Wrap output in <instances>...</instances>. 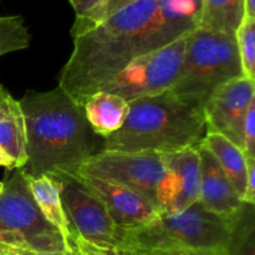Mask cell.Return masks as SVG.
I'll return each instance as SVG.
<instances>
[{
	"instance_id": "5",
	"label": "cell",
	"mask_w": 255,
	"mask_h": 255,
	"mask_svg": "<svg viewBox=\"0 0 255 255\" xmlns=\"http://www.w3.org/2000/svg\"><path fill=\"white\" fill-rule=\"evenodd\" d=\"M242 76L236 36L197 26L187 35L181 70L168 91L203 110L219 86Z\"/></svg>"
},
{
	"instance_id": "8",
	"label": "cell",
	"mask_w": 255,
	"mask_h": 255,
	"mask_svg": "<svg viewBox=\"0 0 255 255\" xmlns=\"http://www.w3.org/2000/svg\"><path fill=\"white\" fill-rule=\"evenodd\" d=\"M187 35L132 61L100 91L117 95L127 102L168 91L181 70Z\"/></svg>"
},
{
	"instance_id": "17",
	"label": "cell",
	"mask_w": 255,
	"mask_h": 255,
	"mask_svg": "<svg viewBox=\"0 0 255 255\" xmlns=\"http://www.w3.org/2000/svg\"><path fill=\"white\" fill-rule=\"evenodd\" d=\"M244 19V0H202L198 26L234 36Z\"/></svg>"
},
{
	"instance_id": "21",
	"label": "cell",
	"mask_w": 255,
	"mask_h": 255,
	"mask_svg": "<svg viewBox=\"0 0 255 255\" xmlns=\"http://www.w3.org/2000/svg\"><path fill=\"white\" fill-rule=\"evenodd\" d=\"M234 36L243 75L248 79L255 80V19L244 17Z\"/></svg>"
},
{
	"instance_id": "30",
	"label": "cell",
	"mask_w": 255,
	"mask_h": 255,
	"mask_svg": "<svg viewBox=\"0 0 255 255\" xmlns=\"http://www.w3.org/2000/svg\"><path fill=\"white\" fill-rule=\"evenodd\" d=\"M19 255H76L75 252H51V253H39V252H27V251H17Z\"/></svg>"
},
{
	"instance_id": "10",
	"label": "cell",
	"mask_w": 255,
	"mask_h": 255,
	"mask_svg": "<svg viewBox=\"0 0 255 255\" xmlns=\"http://www.w3.org/2000/svg\"><path fill=\"white\" fill-rule=\"evenodd\" d=\"M254 101L255 80L242 76L219 86L203 106L207 132L223 134L243 149L244 119Z\"/></svg>"
},
{
	"instance_id": "31",
	"label": "cell",
	"mask_w": 255,
	"mask_h": 255,
	"mask_svg": "<svg viewBox=\"0 0 255 255\" xmlns=\"http://www.w3.org/2000/svg\"><path fill=\"white\" fill-rule=\"evenodd\" d=\"M74 251H75V254L76 255H94L92 253H90L89 251H86L85 248H82V247H74Z\"/></svg>"
},
{
	"instance_id": "28",
	"label": "cell",
	"mask_w": 255,
	"mask_h": 255,
	"mask_svg": "<svg viewBox=\"0 0 255 255\" xmlns=\"http://www.w3.org/2000/svg\"><path fill=\"white\" fill-rule=\"evenodd\" d=\"M0 167H5V168L10 169V171L16 168L14 161H12V159L10 158L9 154L5 151H2L1 148H0Z\"/></svg>"
},
{
	"instance_id": "26",
	"label": "cell",
	"mask_w": 255,
	"mask_h": 255,
	"mask_svg": "<svg viewBox=\"0 0 255 255\" xmlns=\"http://www.w3.org/2000/svg\"><path fill=\"white\" fill-rule=\"evenodd\" d=\"M243 203H255V158L247 157V182Z\"/></svg>"
},
{
	"instance_id": "4",
	"label": "cell",
	"mask_w": 255,
	"mask_h": 255,
	"mask_svg": "<svg viewBox=\"0 0 255 255\" xmlns=\"http://www.w3.org/2000/svg\"><path fill=\"white\" fill-rule=\"evenodd\" d=\"M233 218H222L196 202L178 213L159 214L154 221L137 228L117 227V252H227Z\"/></svg>"
},
{
	"instance_id": "7",
	"label": "cell",
	"mask_w": 255,
	"mask_h": 255,
	"mask_svg": "<svg viewBox=\"0 0 255 255\" xmlns=\"http://www.w3.org/2000/svg\"><path fill=\"white\" fill-rule=\"evenodd\" d=\"M167 154L100 151L89 157L76 174L94 177L131 189L158 212L159 188L166 176Z\"/></svg>"
},
{
	"instance_id": "3",
	"label": "cell",
	"mask_w": 255,
	"mask_h": 255,
	"mask_svg": "<svg viewBox=\"0 0 255 255\" xmlns=\"http://www.w3.org/2000/svg\"><path fill=\"white\" fill-rule=\"evenodd\" d=\"M120 129L105 137L101 151L174 153L198 147L207 133L203 110L169 91L128 102Z\"/></svg>"
},
{
	"instance_id": "2",
	"label": "cell",
	"mask_w": 255,
	"mask_h": 255,
	"mask_svg": "<svg viewBox=\"0 0 255 255\" xmlns=\"http://www.w3.org/2000/svg\"><path fill=\"white\" fill-rule=\"evenodd\" d=\"M17 101L26 134L25 174L34 178L75 176L97 146V134L84 109L59 86L46 92H27Z\"/></svg>"
},
{
	"instance_id": "20",
	"label": "cell",
	"mask_w": 255,
	"mask_h": 255,
	"mask_svg": "<svg viewBox=\"0 0 255 255\" xmlns=\"http://www.w3.org/2000/svg\"><path fill=\"white\" fill-rule=\"evenodd\" d=\"M31 35L21 15L0 16V56L30 46Z\"/></svg>"
},
{
	"instance_id": "33",
	"label": "cell",
	"mask_w": 255,
	"mask_h": 255,
	"mask_svg": "<svg viewBox=\"0 0 255 255\" xmlns=\"http://www.w3.org/2000/svg\"><path fill=\"white\" fill-rule=\"evenodd\" d=\"M4 255H19V253H17L16 249H10V251L6 252Z\"/></svg>"
},
{
	"instance_id": "22",
	"label": "cell",
	"mask_w": 255,
	"mask_h": 255,
	"mask_svg": "<svg viewBox=\"0 0 255 255\" xmlns=\"http://www.w3.org/2000/svg\"><path fill=\"white\" fill-rule=\"evenodd\" d=\"M136 1V0H105L90 16H87L84 20H75L74 25L71 29V36L80 34V32L85 31V30L90 29L91 26L96 25L97 22L102 21L104 19L109 17L117 10L122 9L126 5L131 4V2Z\"/></svg>"
},
{
	"instance_id": "24",
	"label": "cell",
	"mask_w": 255,
	"mask_h": 255,
	"mask_svg": "<svg viewBox=\"0 0 255 255\" xmlns=\"http://www.w3.org/2000/svg\"><path fill=\"white\" fill-rule=\"evenodd\" d=\"M116 255H228V252L209 251H136L116 252Z\"/></svg>"
},
{
	"instance_id": "27",
	"label": "cell",
	"mask_w": 255,
	"mask_h": 255,
	"mask_svg": "<svg viewBox=\"0 0 255 255\" xmlns=\"http://www.w3.org/2000/svg\"><path fill=\"white\" fill-rule=\"evenodd\" d=\"M16 104L17 100H15L9 94V91L4 89L2 85H0V120L6 117L12 111V109H14Z\"/></svg>"
},
{
	"instance_id": "12",
	"label": "cell",
	"mask_w": 255,
	"mask_h": 255,
	"mask_svg": "<svg viewBox=\"0 0 255 255\" xmlns=\"http://www.w3.org/2000/svg\"><path fill=\"white\" fill-rule=\"evenodd\" d=\"M75 176L104 204L119 228H137L154 221L159 216L153 206L131 189L94 177Z\"/></svg>"
},
{
	"instance_id": "16",
	"label": "cell",
	"mask_w": 255,
	"mask_h": 255,
	"mask_svg": "<svg viewBox=\"0 0 255 255\" xmlns=\"http://www.w3.org/2000/svg\"><path fill=\"white\" fill-rule=\"evenodd\" d=\"M202 144L216 157L222 171L243 202L247 182V156L243 149L223 134L214 132H207Z\"/></svg>"
},
{
	"instance_id": "35",
	"label": "cell",
	"mask_w": 255,
	"mask_h": 255,
	"mask_svg": "<svg viewBox=\"0 0 255 255\" xmlns=\"http://www.w3.org/2000/svg\"><path fill=\"white\" fill-rule=\"evenodd\" d=\"M74 252H75V251H74Z\"/></svg>"
},
{
	"instance_id": "6",
	"label": "cell",
	"mask_w": 255,
	"mask_h": 255,
	"mask_svg": "<svg viewBox=\"0 0 255 255\" xmlns=\"http://www.w3.org/2000/svg\"><path fill=\"white\" fill-rule=\"evenodd\" d=\"M0 243L16 251L74 252L62 234L42 216L32 198L26 174L20 168L12 169L2 182Z\"/></svg>"
},
{
	"instance_id": "25",
	"label": "cell",
	"mask_w": 255,
	"mask_h": 255,
	"mask_svg": "<svg viewBox=\"0 0 255 255\" xmlns=\"http://www.w3.org/2000/svg\"><path fill=\"white\" fill-rule=\"evenodd\" d=\"M105 0H69L74 9L76 19L75 20H84L92 14Z\"/></svg>"
},
{
	"instance_id": "18",
	"label": "cell",
	"mask_w": 255,
	"mask_h": 255,
	"mask_svg": "<svg viewBox=\"0 0 255 255\" xmlns=\"http://www.w3.org/2000/svg\"><path fill=\"white\" fill-rule=\"evenodd\" d=\"M0 148L9 154L16 168H24L27 162L26 134L19 101L6 117L0 120Z\"/></svg>"
},
{
	"instance_id": "14",
	"label": "cell",
	"mask_w": 255,
	"mask_h": 255,
	"mask_svg": "<svg viewBox=\"0 0 255 255\" xmlns=\"http://www.w3.org/2000/svg\"><path fill=\"white\" fill-rule=\"evenodd\" d=\"M26 178L32 198L36 206L39 207L42 216L62 234L70 247L74 249L76 238H75L74 229L65 211L64 203H62L59 182L49 176L34 178L26 174Z\"/></svg>"
},
{
	"instance_id": "29",
	"label": "cell",
	"mask_w": 255,
	"mask_h": 255,
	"mask_svg": "<svg viewBox=\"0 0 255 255\" xmlns=\"http://www.w3.org/2000/svg\"><path fill=\"white\" fill-rule=\"evenodd\" d=\"M244 17L255 19V0H244Z\"/></svg>"
},
{
	"instance_id": "19",
	"label": "cell",
	"mask_w": 255,
	"mask_h": 255,
	"mask_svg": "<svg viewBox=\"0 0 255 255\" xmlns=\"http://www.w3.org/2000/svg\"><path fill=\"white\" fill-rule=\"evenodd\" d=\"M228 255H255L254 204L243 203L232 222Z\"/></svg>"
},
{
	"instance_id": "1",
	"label": "cell",
	"mask_w": 255,
	"mask_h": 255,
	"mask_svg": "<svg viewBox=\"0 0 255 255\" xmlns=\"http://www.w3.org/2000/svg\"><path fill=\"white\" fill-rule=\"evenodd\" d=\"M202 0H136L72 36L59 87L84 106L127 65L198 26Z\"/></svg>"
},
{
	"instance_id": "9",
	"label": "cell",
	"mask_w": 255,
	"mask_h": 255,
	"mask_svg": "<svg viewBox=\"0 0 255 255\" xmlns=\"http://www.w3.org/2000/svg\"><path fill=\"white\" fill-rule=\"evenodd\" d=\"M55 179L59 182L62 203L74 229L75 246L106 253L119 251L117 226L104 204L76 176L65 174Z\"/></svg>"
},
{
	"instance_id": "32",
	"label": "cell",
	"mask_w": 255,
	"mask_h": 255,
	"mask_svg": "<svg viewBox=\"0 0 255 255\" xmlns=\"http://www.w3.org/2000/svg\"><path fill=\"white\" fill-rule=\"evenodd\" d=\"M10 249H12V248H10V247L4 246V244L0 243V255H4L6 252H9Z\"/></svg>"
},
{
	"instance_id": "15",
	"label": "cell",
	"mask_w": 255,
	"mask_h": 255,
	"mask_svg": "<svg viewBox=\"0 0 255 255\" xmlns=\"http://www.w3.org/2000/svg\"><path fill=\"white\" fill-rule=\"evenodd\" d=\"M82 109L92 131L104 138L121 128L129 111L126 100L106 91L91 95Z\"/></svg>"
},
{
	"instance_id": "11",
	"label": "cell",
	"mask_w": 255,
	"mask_h": 255,
	"mask_svg": "<svg viewBox=\"0 0 255 255\" xmlns=\"http://www.w3.org/2000/svg\"><path fill=\"white\" fill-rule=\"evenodd\" d=\"M201 162L197 147L167 154V171L158 196L159 214L184 211L199 201Z\"/></svg>"
},
{
	"instance_id": "23",
	"label": "cell",
	"mask_w": 255,
	"mask_h": 255,
	"mask_svg": "<svg viewBox=\"0 0 255 255\" xmlns=\"http://www.w3.org/2000/svg\"><path fill=\"white\" fill-rule=\"evenodd\" d=\"M243 151L248 158H255V101L249 105L244 119Z\"/></svg>"
},
{
	"instance_id": "13",
	"label": "cell",
	"mask_w": 255,
	"mask_h": 255,
	"mask_svg": "<svg viewBox=\"0 0 255 255\" xmlns=\"http://www.w3.org/2000/svg\"><path fill=\"white\" fill-rule=\"evenodd\" d=\"M201 162L199 203L206 211L226 219H232L243 206L241 197L231 183L216 157L203 146L197 147Z\"/></svg>"
},
{
	"instance_id": "34",
	"label": "cell",
	"mask_w": 255,
	"mask_h": 255,
	"mask_svg": "<svg viewBox=\"0 0 255 255\" xmlns=\"http://www.w3.org/2000/svg\"><path fill=\"white\" fill-rule=\"evenodd\" d=\"M2 191V182H0V193H1Z\"/></svg>"
}]
</instances>
